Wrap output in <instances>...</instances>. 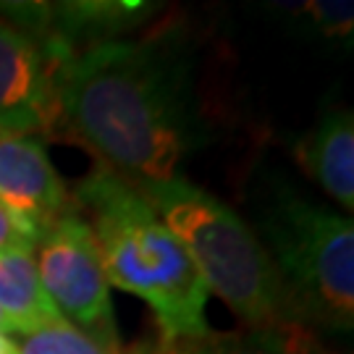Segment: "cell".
<instances>
[{
    "mask_svg": "<svg viewBox=\"0 0 354 354\" xmlns=\"http://www.w3.org/2000/svg\"><path fill=\"white\" fill-rule=\"evenodd\" d=\"M194 79V53L171 29L66 53L61 127L131 184L181 178L205 140Z\"/></svg>",
    "mask_w": 354,
    "mask_h": 354,
    "instance_id": "6da1fadb",
    "label": "cell"
},
{
    "mask_svg": "<svg viewBox=\"0 0 354 354\" xmlns=\"http://www.w3.org/2000/svg\"><path fill=\"white\" fill-rule=\"evenodd\" d=\"M74 205L89 215L108 283L150 304L160 342L210 330L205 317L210 291L200 270L129 178L100 163L79 181Z\"/></svg>",
    "mask_w": 354,
    "mask_h": 354,
    "instance_id": "7a4b0ae2",
    "label": "cell"
},
{
    "mask_svg": "<svg viewBox=\"0 0 354 354\" xmlns=\"http://www.w3.org/2000/svg\"><path fill=\"white\" fill-rule=\"evenodd\" d=\"M134 187L184 244L207 291L221 297L247 328H304L266 247L239 213L184 176Z\"/></svg>",
    "mask_w": 354,
    "mask_h": 354,
    "instance_id": "3957f363",
    "label": "cell"
},
{
    "mask_svg": "<svg viewBox=\"0 0 354 354\" xmlns=\"http://www.w3.org/2000/svg\"><path fill=\"white\" fill-rule=\"evenodd\" d=\"M304 328L349 333L354 326L352 218L273 181L254 226Z\"/></svg>",
    "mask_w": 354,
    "mask_h": 354,
    "instance_id": "277c9868",
    "label": "cell"
},
{
    "mask_svg": "<svg viewBox=\"0 0 354 354\" xmlns=\"http://www.w3.org/2000/svg\"><path fill=\"white\" fill-rule=\"evenodd\" d=\"M37 273L55 310L68 326L102 349L124 354L115 330L111 283L87 215L71 205L37 241Z\"/></svg>",
    "mask_w": 354,
    "mask_h": 354,
    "instance_id": "5b68a950",
    "label": "cell"
},
{
    "mask_svg": "<svg viewBox=\"0 0 354 354\" xmlns=\"http://www.w3.org/2000/svg\"><path fill=\"white\" fill-rule=\"evenodd\" d=\"M66 50L0 19V134H50L61 129L58 68Z\"/></svg>",
    "mask_w": 354,
    "mask_h": 354,
    "instance_id": "8992f818",
    "label": "cell"
},
{
    "mask_svg": "<svg viewBox=\"0 0 354 354\" xmlns=\"http://www.w3.org/2000/svg\"><path fill=\"white\" fill-rule=\"evenodd\" d=\"M0 205L35 247L74 205L37 137L0 134Z\"/></svg>",
    "mask_w": 354,
    "mask_h": 354,
    "instance_id": "52a82bcc",
    "label": "cell"
},
{
    "mask_svg": "<svg viewBox=\"0 0 354 354\" xmlns=\"http://www.w3.org/2000/svg\"><path fill=\"white\" fill-rule=\"evenodd\" d=\"M297 160L344 210L354 207V118L349 108L326 111L297 145Z\"/></svg>",
    "mask_w": 354,
    "mask_h": 354,
    "instance_id": "ba28073f",
    "label": "cell"
},
{
    "mask_svg": "<svg viewBox=\"0 0 354 354\" xmlns=\"http://www.w3.org/2000/svg\"><path fill=\"white\" fill-rule=\"evenodd\" d=\"M0 320L6 333H19L24 339L66 323L39 281L35 250L0 254Z\"/></svg>",
    "mask_w": 354,
    "mask_h": 354,
    "instance_id": "9c48e42d",
    "label": "cell"
},
{
    "mask_svg": "<svg viewBox=\"0 0 354 354\" xmlns=\"http://www.w3.org/2000/svg\"><path fill=\"white\" fill-rule=\"evenodd\" d=\"M150 354H330L317 342L315 330L302 326H263L231 333H213L158 342Z\"/></svg>",
    "mask_w": 354,
    "mask_h": 354,
    "instance_id": "30bf717a",
    "label": "cell"
},
{
    "mask_svg": "<svg viewBox=\"0 0 354 354\" xmlns=\"http://www.w3.org/2000/svg\"><path fill=\"white\" fill-rule=\"evenodd\" d=\"M19 349L21 354H113L68 323H58V326L26 336Z\"/></svg>",
    "mask_w": 354,
    "mask_h": 354,
    "instance_id": "8fae6325",
    "label": "cell"
},
{
    "mask_svg": "<svg viewBox=\"0 0 354 354\" xmlns=\"http://www.w3.org/2000/svg\"><path fill=\"white\" fill-rule=\"evenodd\" d=\"M13 250H35V244H29V239L16 228L11 215L0 205V254L13 252Z\"/></svg>",
    "mask_w": 354,
    "mask_h": 354,
    "instance_id": "7c38bea8",
    "label": "cell"
},
{
    "mask_svg": "<svg viewBox=\"0 0 354 354\" xmlns=\"http://www.w3.org/2000/svg\"><path fill=\"white\" fill-rule=\"evenodd\" d=\"M0 354H21L19 344L13 342L6 330H0Z\"/></svg>",
    "mask_w": 354,
    "mask_h": 354,
    "instance_id": "4fadbf2b",
    "label": "cell"
},
{
    "mask_svg": "<svg viewBox=\"0 0 354 354\" xmlns=\"http://www.w3.org/2000/svg\"><path fill=\"white\" fill-rule=\"evenodd\" d=\"M0 330H6V326H3V320H0Z\"/></svg>",
    "mask_w": 354,
    "mask_h": 354,
    "instance_id": "5bb4252c",
    "label": "cell"
},
{
    "mask_svg": "<svg viewBox=\"0 0 354 354\" xmlns=\"http://www.w3.org/2000/svg\"><path fill=\"white\" fill-rule=\"evenodd\" d=\"M137 354H150V352H137Z\"/></svg>",
    "mask_w": 354,
    "mask_h": 354,
    "instance_id": "9a60e30c",
    "label": "cell"
}]
</instances>
